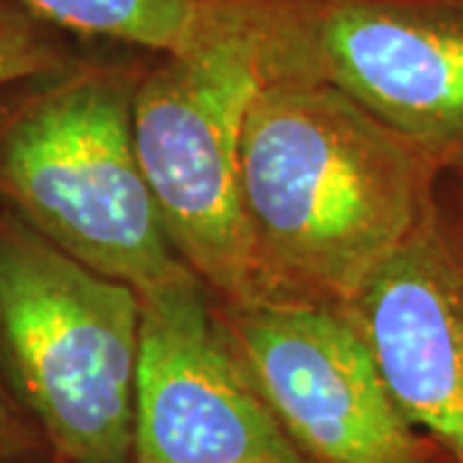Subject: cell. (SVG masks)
Segmentation results:
<instances>
[{"label": "cell", "instance_id": "cell-1", "mask_svg": "<svg viewBox=\"0 0 463 463\" xmlns=\"http://www.w3.org/2000/svg\"><path fill=\"white\" fill-rule=\"evenodd\" d=\"M443 178L337 88L268 75L240 145L260 301L347 307L412 234Z\"/></svg>", "mask_w": 463, "mask_h": 463}, {"label": "cell", "instance_id": "cell-2", "mask_svg": "<svg viewBox=\"0 0 463 463\" xmlns=\"http://www.w3.org/2000/svg\"><path fill=\"white\" fill-rule=\"evenodd\" d=\"M132 67L78 62L0 116V199L139 298L199 279L173 250L137 157Z\"/></svg>", "mask_w": 463, "mask_h": 463}, {"label": "cell", "instance_id": "cell-3", "mask_svg": "<svg viewBox=\"0 0 463 463\" xmlns=\"http://www.w3.org/2000/svg\"><path fill=\"white\" fill-rule=\"evenodd\" d=\"M142 298L0 214V376L60 463H132Z\"/></svg>", "mask_w": 463, "mask_h": 463}, {"label": "cell", "instance_id": "cell-4", "mask_svg": "<svg viewBox=\"0 0 463 463\" xmlns=\"http://www.w3.org/2000/svg\"><path fill=\"white\" fill-rule=\"evenodd\" d=\"M134 90L137 157L167 240L224 304L260 301L240 199V145L268 78L245 0L183 52L157 54Z\"/></svg>", "mask_w": 463, "mask_h": 463}, {"label": "cell", "instance_id": "cell-5", "mask_svg": "<svg viewBox=\"0 0 463 463\" xmlns=\"http://www.w3.org/2000/svg\"><path fill=\"white\" fill-rule=\"evenodd\" d=\"M268 75L337 88L443 175L463 163V0H245Z\"/></svg>", "mask_w": 463, "mask_h": 463}, {"label": "cell", "instance_id": "cell-6", "mask_svg": "<svg viewBox=\"0 0 463 463\" xmlns=\"http://www.w3.org/2000/svg\"><path fill=\"white\" fill-rule=\"evenodd\" d=\"M222 322L307 463H440L410 425L361 330L340 307L224 304Z\"/></svg>", "mask_w": 463, "mask_h": 463}, {"label": "cell", "instance_id": "cell-7", "mask_svg": "<svg viewBox=\"0 0 463 463\" xmlns=\"http://www.w3.org/2000/svg\"><path fill=\"white\" fill-rule=\"evenodd\" d=\"M132 463H307L199 279L142 298Z\"/></svg>", "mask_w": 463, "mask_h": 463}, {"label": "cell", "instance_id": "cell-8", "mask_svg": "<svg viewBox=\"0 0 463 463\" xmlns=\"http://www.w3.org/2000/svg\"><path fill=\"white\" fill-rule=\"evenodd\" d=\"M340 309L410 425L463 463V206L446 178L404 245Z\"/></svg>", "mask_w": 463, "mask_h": 463}, {"label": "cell", "instance_id": "cell-9", "mask_svg": "<svg viewBox=\"0 0 463 463\" xmlns=\"http://www.w3.org/2000/svg\"><path fill=\"white\" fill-rule=\"evenodd\" d=\"M62 33L173 54L216 26L227 0H14Z\"/></svg>", "mask_w": 463, "mask_h": 463}, {"label": "cell", "instance_id": "cell-10", "mask_svg": "<svg viewBox=\"0 0 463 463\" xmlns=\"http://www.w3.org/2000/svg\"><path fill=\"white\" fill-rule=\"evenodd\" d=\"M78 62L65 33L14 0H0V90L62 75Z\"/></svg>", "mask_w": 463, "mask_h": 463}, {"label": "cell", "instance_id": "cell-11", "mask_svg": "<svg viewBox=\"0 0 463 463\" xmlns=\"http://www.w3.org/2000/svg\"><path fill=\"white\" fill-rule=\"evenodd\" d=\"M50 450L44 446L39 430L18 407L14 394L8 392L5 381L0 376V458L3 461H33L44 458Z\"/></svg>", "mask_w": 463, "mask_h": 463}, {"label": "cell", "instance_id": "cell-12", "mask_svg": "<svg viewBox=\"0 0 463 463\" xmlns=\"http://www.w3.org/2000/svg\"><path fill=\"white\" fill-rule=\"evenodd\" d=\"M446 181L450 183V188H453L456 199L461 201V206H463V163L458 167H453V170L448 173Z\"/></svg>", "mask_w": 463, "mask_h": 463}, {"label": "cell", "instance_id": "cell-13", "mask_svg": "<svg viewBox=\"0 0 463 463\" xmlns=\"http://www.w3.org/2000/svg\"><path fill=\"white\" fill-rule=\"evenodd\" d=\"M21 463H60V461H54V458H50V456H44V458H33V461H21Z\"/></svg>", "mask_w": 463, "mask_h": 463}, {"label": "cell", "instance_id": "cell-14", "mask_svg": "<svg viewBox=\"0 0 463 463\" xmlns=\"http://www.w3.org/2000/svg\"><path fill=\"white\" fill-rule=\"evenodd\" d=\"M0 463H21V461H3V458H0Z\"/></svg>", "mask_w": 463, "mask_h": 463}, {"label": "cell", "instance_id": "cell-15", "mask_svg": "<svg viewBox=\"0 0 463 463\" xmlns=\"http://www.w3.org/2000/svg\"><path fill=\"white\" fill-rule=\"evenodd\" d=\"M440 463H450V461H448V458H443V461H440Z\"/></svg>", "mask_w": 463, "mask_h": 463}]
</instances>
